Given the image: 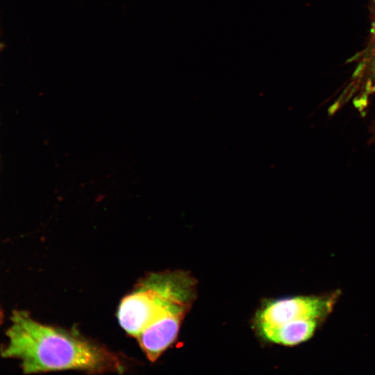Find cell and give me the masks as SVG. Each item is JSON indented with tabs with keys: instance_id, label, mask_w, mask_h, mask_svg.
<instances>
[{
	"instance_id": "7",
	"label": "cell",
	"mask_w": 375,
	"mask_h": 375,
	"mask_svg": "<svg viewBox=\"0 0 375 375\" xmlns=\"http://www.w3.org/2000/svg\"><path fill=\"white\" fill-rule=\"evenodd\" d=\"M373 1H374V4H375V0H373Z\"/></svg>"
},
{
	"instance_id": "4",
	"label": "cell",
	"mask_w": 375,
	"mask_h": 375,
	"mask_svg": "<svg viewBox=\"0 0 375 375\" xmlns=\"http://www.w3.org/2000/svg\"><path fill=\"white\" fill-rule=\"evenodd\" d=\"M365 66L368 76L369 86L375 92V24L373 26L369 47L365 56Z\"/></svg>"
},
{
	"instance_id": "6",
	"label": "cell",
	"mask_w": 375,
	"mask_h": 375,
	"mask_svg": "<svg viewBox=\"0 0 375 375\" xmlns=\"http://www.w3.org/2000/svg\"><path fill=\"white\" fill-rule=\"evenodd\" d=\"M1 46H2V45L0 44V50H1Z\"/></svg>"
},
{
	"instance_id": "5",
	"label": "cell",
	"mask_w": 375,
	"mask_h": 375,
	"mask_svg": "<svg viewBox=\"0 0 375 375\" xmlns=\"http://www.w3.org/2000/svg\"><path fill=\"white\" fill-rule=\"evenodd\" d=\"M1 320H2V312H1V308H0V323H1Z\"/></svg>"
},
{
	"instance_id": "2",
	"label": "cell",
	"mask_w": 375,
	"mask_h": 375,
	"mask_svg": "<svg viewBox=\"0 0 375 375\" xmlns=\"http://www.w3.org/2000/svg\"><path fill=\"white\" fill-rule=\"evenodd\" d=\"M1 350L15 358L26 374L78 370L87 373H121L120 358L107 347L74 331L42 324L26 312L15 310Z\"/></svg>"
},
{
	"instance_id": "3",
	"label": "cell",
	"mask_w": 375,
	"mask_h": 375,
	"mask_svg": "<svg viewBox=\"0 0 375 375\" xmlns=\"http://www.w3.org/2000/svg\"><path fill=\"white\" fill-rule=\"evenodd\" d=\"M338 294L276 299L259 311L256 324L266 340L294 346L310 339L320 320L331 312Z\"/></svg>"
},
{
	"instance_id": "1",
	"label": "cell",
	"mask_w": 375,
	"mask_h": 375,
	"mask_svg": "<svg viewBox=\"0 0 375 375\" xmlns=\"http://www.w3.org/2000/svg\"><path fill=\"white\" fill-rule=\"evenodd\" d=\"M195 297L196 281L186 272H151L120 301L117 318L154 362L175 341Z\"/></svg>"
}]
</instances>
